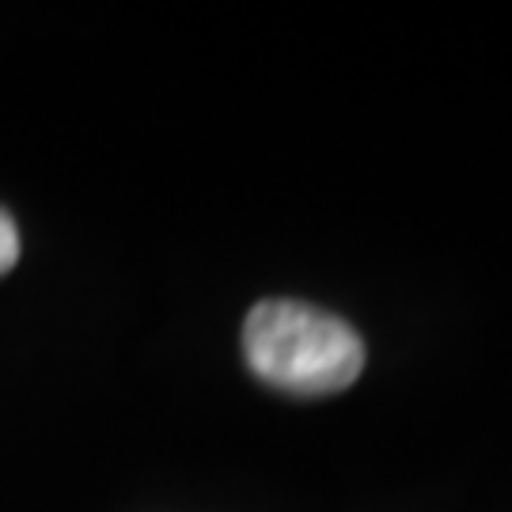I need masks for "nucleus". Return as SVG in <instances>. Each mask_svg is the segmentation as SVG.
Instances as JSON below:
<instances>
[{"instance_id":"nucleus-1","label":"nucleus","mask_w":512,"mask_h":512,"mask_svg":"<svg viewBox=\"0 0 512 512\" xmlns=\"http://www.w3.org/2000/svg\"><path fill=\"white\" fill-rule=\"evenodd\" d=\"M243 357L262 384L289 395L346 391L365 368V342L346 319L304 300H262L243 323Z\"/></svg>"},{"instance_id":"nucleus-2","label":"nucleus","mask_w":512,"mask_h":512,"mask_svg":"<svg viewBox=\"0 0 512 512\" xmlns=\"http://www.w3.org/2000/svg\"><path fill=\"white\" fill-rule=\"evenodd\" d=\"M19 262V228L16 220L0 209V277Z\"/></svg>"}]
</instances>
